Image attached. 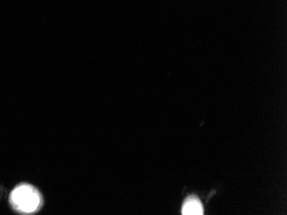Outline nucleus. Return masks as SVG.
<instances>
[{
  "label": "nucleus",
  "instance_id": "1",
  "mask_svg": "<svg viewBox=\"0 0 287 215\" xmlns=\"http://www.w3.org/2000/svg\"><path fill=\"white\" fill-rule=\"evenodd\" d=\"M10 202L17 212L33 214L40 209L42 198L41 193L34 186L21 184L10 194Z\"/></svg>",
  "mask_w": 287,
  "mask_h": 215
},
{
  "label": "nucleus",
  "instance_id": "2",
  "mask_svg": "<svg viewBox=\"0 0 287 215\" xmlns=\"http://www.w3.org/2000/svg\"><path fill=\"white\" fill-rule=\"evenodd\" d=\"M203 207L202 202L198 199L189 198L184 202L182 206V215H203Z\"/></svg>",
  "mask_w": 287,
  "mask_h": 215
}]
</instances>
